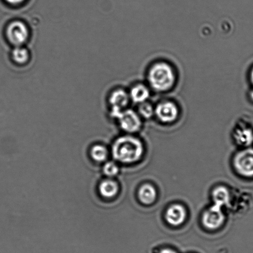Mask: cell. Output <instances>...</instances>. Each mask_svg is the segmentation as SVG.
Instances as JSON below:
<instances>
[{
	"label": "cell",
	"instance_id": "obj_1",
	"mask_svg": "<svg viewBox=\"0 0 253 253\" xmlns=\"http://www.w3.org/2000/svg\"><path fill=\"white\" fill-rule=\"evenodd\" d=\"M143 153V146L139 140L131 136L118 139L112 147V154L117 161L131 164L138 161Z\"/></svg>",
	"mask_w": 253,
	"mask_h": 253
},
{
	"label": "cell",
	"instance_id": "obj_2",
	"mask_svg": "<svg viewBox=\"0 0 253 253\" xmlns=\"http://www.w3.org/2000/svg\"><path fill=\"white\" fill-rule=\"evenodd\" d=\"M150 85L157 91L170 90L175 82V75L172 67L168 63L160 62L152 66L149 71Z\"/></svg>",
	"mask_w": 253,
	"mask_h": 253
},
{
	"label": "cell",
	"instance_id": "obj_3",
	"mask_svg": "<svg viewBox=\"0 0 253 253\" xmlns=\"http://www.w3.org/2000/svg\"><path fill=\"white\" fill-rule=\"evenodd\" d=\"M6 35L12 44L16 46H21L28 40L29 29L23 22L14 21L7 28Z\"/></svg>",
	"mask_w": 253,
	"mask_h": 253
},
{
	"label": "cell",
	"instance_id": "obj_4",
	"mask_svg": "<svg viewBox=\"0 0 253 253\" xmlns=\"http://www.w3.org/2000/svg\"><path fill=\"white\" fill-rule=\"evenodd\" d=\"M234 164L240 175L247 177L253 176V149H246L237 154Z\"/></svg>",
	"mask_w": 253,
	"mask_h": 253
},
{
	"label": "cell",
	"instance_id": "obj_5",
	"mask_svg": "<svg viewBox=\"0 0 253 253\" xmlns=\"http://www.w3.org/2000/svg\"><path fill=\"white\" fill-rule=\"evenodd\" d=\"M223 221L224 215L222 212V208L215 205L208 209L203 214V224L209 229H217L222 225Z\"/></svg>",
	"mask_w": 253,
	"mask_h": 253
},
{
	"label": "cell",
	"instance_id": "obj_6",
	"mask_svg": "<svg viewBox=\"0 0 253 253\" xmlns=\"http://www.w3.org/2000/svg\"><path fill=\"white\" fill-rule=\"evenodd\" d=\"M120 126L127 132H134L141 127V122L139 115L131 110H124L117 118Z\"/></svg>",
	"mask_w": 253,
	"mask_h": 253
},
{
	"label": "cell",
	"instance_id": "obj_7",
	"mask_svg": "<svg viewBox=\"0 0 253 253\" xmlns=\"http://www.w3.org/2000/svg\"><path fill=\"white\" fill-rule=\"evenodd\" d=\"M155 114L161 122L171 123L177 119L178 109L174 103L164 102L157 105L155 109Z\"/></svg>",
	"mask_w": 253,
	"mask_h": 253
},
{
	"label": "cell",
	"instance_id": "obj_8",
	"mask_svg": "<svg viewBox=\"0 0 253 253\" xmlns=\"http://www.w3.org/2000/svg\"><path fill=\"white\" fill-rule=\"evenodd\" d=\"M129 99V94L124 90L118 89L113 92L109 99L112 116L117 119L128 104Z\"/></svg>",
	"mask_w": 253,
	"mask_h": 253
},
{
	"label": "cell",
	"instance_id": "obj_9",
	"mask_svg": "<svg viewBox=\"0 0 253 253\" xmlns=\"http://www.w3.org/2000/svg\"><path fill=\"white\" fill-rule=\"evenodd\" d=\"M167 222L170 225L178 226L184 222L186 217L185 209L182 206L175 205L170 206L167 211L166 215Z\"/></svg>",
	"mask_w": 253,
	"mask_h": 253
},
{
	"label": "cell",
	"instance_id": "obj_10",
	"mask_svg": "<svg viewBox=\"0 0 253 253\" xmlns=\"http://www.w3.org/2000/svg\"><path fill=\"white\" fill-rule=\"evenodd\" d=\"M99 191L100 195L103 198L111 199L114 198L119 193V187L115 181L107 179L100 183Z\"/></svg>",
	"mask_w": 253,
	"mask_h": 253
},
{
	"label": "cell",
	"instance_id": "obj_11",
	"mask_svg": "<svg viewBox=\"0 0 253 253\" xmlns=\"http://www.w3.org/2000/svg\"><path fill=\"white\" fill-rule=\"evenodd\" d=\"M129 95L132 102L140 104L149 99L150 91L146 85L137 84L132 88Z\"/></svg>",
	"mask_w": 253,
	"mask_h": 253
},
{
	"label": "cell",
	"instance_id": "obj_12",
	"mask_svg": "<svg viewBox=\"0 0 253 253\" xmlns=\"http://www.w3.org/2000/svg\"><path fill=\"white\" fill-rule=\"evenodd\" d=\"M156 191L155 188L149 184L142 185L139 191L140 201L144 205H151L154 202L156 198Z\"/></svg>",
	"mask_w": 253,
	"mask_h": 253
},
{
	"label": "cell",
	"instance_id": "obj_13",
	"mask_svg": "<svg viewBox=\"0 0 253 253\" xmlns=\"http://www.w3.org/2000/svg\"><path fill=\"white\" fill-rule=\"evenodd\" d=\"M213 200L215 205L222 208L227 205L229 202V193L228 190L223 186H219L215 188L213 191Z\"/></svg>",
	"mask_w": 253,
	"mask_h": 253
},
{
	"label": "cell",
	"instance_id": "obj_14",
	"mask_svg": "<svg viewBox=\"0 0 253 253\" xmlns=\"http://www.w3.org/2000/svg\"><path fill=\"white\" fill-rule=\"evenodd\" d=\"M235 139L240 145L249 146L253 142V131L248 127L238 129L235 134Z\"/></svg>",
	"mask_w": 253,
	"mask_h": 253
},
{
	"label": "cell",
	"instance_id": "obj_15",
	"mask_svg": "<svg viewBox=\"0 0 253 253\" xmlns=\"http://www.w3.org/2000/svg\"><path fill=\"white\" fill-rule=\"evenodd\" d=\"M13 60L19 65H24L28 62L29 59V53L28 49L21 46H17L12 52Z\"/></svg>",
	"mask_w": 253,
	"mask_h": 253
},
{
	"label": "cell",
	"instance_id": "obj_16",
	"mask_svg": "<svg viewBox=\"0 0 253 253\" xmlns=\"http://www.w3.org/2000/svg\"><path fill=\"white\" fill-rule=\"evenodd\" d=\"M90 156L94 161L97 162H103L106 161L108 151L102 145L97 144L93 146L90 150Z\"/></svg>",
	"mask_w": 253,
	"mask_h": 253
},
{
	"label": "cell",
	"instance_id": "obj_17",
	"mask_svg": "<svg viewBox=\"0 0 253 253\" xmlns=\"http://www.w3.org/2000/svg\"><path fill=\"white\" fill-rule=\"evenodd\" d=\"M139 113L142 117L149 119L155 113L153 106L149 103L145 102L139 104Z\"/></svg>",
	"mask_w": 253,
	"mask_h": 253
},
{
	"label": "cell",
	"instance_id": "obj_18",
	"mask_svg": "<svg viewBox=\"0 0 253 253\" xmlns=\"http://www.w3.org/2000/svg\"><path fill=\"white\" fill-rule=\"evenodd\" d=\"M103 170H104L105 175L112 177V176L117 175L119 171V169L114 162H110L105 164Z\"/></svg>",
	"mask_w": 253,
	"mask_h": 253
},
{
	"label": "cell",
	"instance_id": "obj_19",
	"mask_svg": "<svg viewBox=\"0 0 253 253\" xmlns=\"http://www.w3.org/2000/svg\"><path fill=\"white\" fill-rule=\"evenodd\" d=\"M6 1L13 5H18V4L23 3L25 0H6Z\"/></svg>",
	"mask_w": 253,
	"mask_h": 253
},
{
	"label": "cell",
	"instance_id": "obj_20",
	"mask_svg": "<svg viewBox=\"0 0 253 253\" xmlns=\"http://www.w3.org/2000/svg\"><path fill=\"white\" fill-rule=\"evenodd\" d=\"M159 253H176V252H174V251L172 250L168 249V248H167V249L161 250Z\"/></svg>",
	"mask_w": 253,
	"mask_h": 253
},
{
	"label": "cell",
	"instance_id": "obj_21",
	"mask_svg": "<svg viewBox=\"0 0 253 253\" xmlns=\"http://www.w3.org/2000/svg\"><path fill=\"white\" fill-rule=\"evenodd\" d=\"M250 77H251V81H252V82L253 84V70H252V72H251Z\"/></svg>",
	"mask_w": 253,
	"mask_h": 253
},
{
	"label": "cell",
	"instance_id": "obj_22",
	"mask_svg": "<svg viewBox=\"0 0 253 253\" xmlns=\"http://www.w3.org/2000/svg\"><path fill=\"white\" fill-rule=\"evenodd\" d=\"M251 97H252V99L253 100V91L252 92V94H251Z\"/></svg>",
	"mask_w": 253,
	"mask_h": 253
}]
</instances>
